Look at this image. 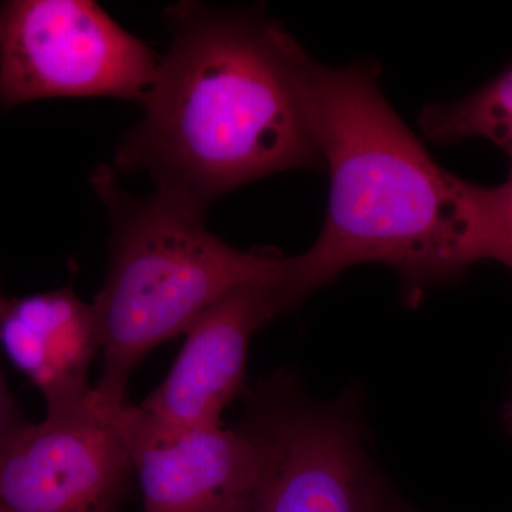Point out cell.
Segmentation results:
<instances>
[{
  "instance_id": "obj_8",
  "label": "cell",
  "mask_w": 512,
  "mask_h": 512,
  "mask_svg": "<svg viewBox=\"0 0 512 512\" xmlns=\"http://www.w3.org/2000/svg\"><path fill=\"white\" fill-rule=\"evenodd\" d=\"M0 348L42 393L46 413L89 396L90 366L100 350L92 303L72 285L33 295L0 296Z\"/></svg>"
},
{
  "instance_id": "obj_11",
  "label": "cell",
  "mask_w": 512,
  "mask_h": 512,
  "mask_svg": "<svg viewBox=\"0 0 512 512\" xmlns=\"http://www.w3.org/2000/svg\"><path fill=\"white\" fill-rule=\"evenodd\" d=\"M470 254L473 264L490 259L512 272V174L497 187L473 184Z\"/></svg>"
},
{
  "instance_id": "obj_13",
  "label": "cell",
  "mask_w": 512,
  "mask_h": 512,
  "mask_svg": "<svg viewBox=\"0 0 512 512\" xmlns=\"http://www.w3.org/2000/svg\"><path fill=\"white\" fill-rule=\"evenodd\" d=\"M384 512H420L416 508L410 507V505L402 503L397 498L389 497L387 501L386 510Z\"/></svg>"
},
{
  "instance_id": "obj_7",
  "label": "cell",
  "mask_w": 512,
  "mask_h": 512,
  "mask_svg": "<svg viewBox=\"0 0 512 512\" xmlns=\"http://www.w3.org/2000/svg\"><path fill=\"white\" fill-rule=\"evenodd\" d=\"M126 406H104L90 390L22 427L0 450V512H111L134 467Z\"/></svg>"
},
{
  "instance_id": "obj_12",
  "label": "cell",
  "mask_w": 512,
  "mask_h": 512,
  "mask_svg": "<svg viewBox=\"0 0 512 512\" xmlns=\"http://www.w3.org/2000/svg\"><path fill=\"white\" fill-rule=\"evenodd\" d=\"M2 296V292H0ZM28 421L23 417L18 400L10 393L0 365V450L8 444V441L15 436Z\"/></svg>"
},
{
  "instance_id": "obj_9",
  "label": "cell",
  "mask_w": 512,
  "mask_h": 512,
  "mask_svg": "<svg viewBox=\"0 0 512 512\" xmlns=\"http://www.w3.org/2000/svg\"><path fill=\"white\" fill-rule=\"evenodd\" d=\"M131 454L144 512H237L258 470V446L247 427L191 430Z\"/></svg>"
},
{
  "instance_id": "obj_2",
  "label": "cell",
  "mask_w": 512,
  "mask_h": 512,
  "mask_svg": "<svg viewBox=\"0 0 512 512\" xmlns=\"http://www.w3.org/2000/svg\"><path fill=\"white\" fill-rule=\"evenodd\" d=\"M296 83L329 201L318 239L289 256L286 281L301 305L360 264H383L402 279L406 302L457 281L470 254L473 184L441 167L397 116L375 63L329 67L302 49Z\"/></svg>"
},
{
  "instance_id": "obj_3",
  "label": "cell",
  "mask_w": 512,
  "mask_h": 512,
  "mask_svg": "<svg viewBox=\"0 0 512 512\" xmlns=\"http://www.w3.org/2000/svg\"><path fill=\"white\" fill-rule=\"evenodd\" d=\"M90 183L110 222L109 272L92 303L103 353L92 394L120 409L144 356L185 335L232 289L284 275L288 256L231 247L205 228V217L158 192L137 197L123 190L113 167H97Z\"/></svg>"
},
{
  "instance_id": "obj_4",
  "label": "cell",
  "mask_w": 512,
  "mask_h": 512,
  "mask_svg": "<svg viewBox=\"0 0 512 512\" xmlns=\"http://www.w3.org/2000/svg\"><path fill=\"white\" fill-rule=\"evenodd\" d=\"M275 384L245 427L258 470L237 512H384L389 495L363 441L355 396L313 403Z\"/></svg>"
},
{
  "instance_id": "obj_15",
  "label": "cell",
  "mask_w": 512,
  "mask_h": 512,
  "mask_svg": "<svg viewBox=\"0 0 512 512\" xmlns=\"http://www.w3.org/2000/svg\"><path fill=\"white\" fill-rule=\"evenodd\" d=\"M500 147L504 148L505 151H507L508 156L511 158L512 163V128L510 131H508L507 136L504 137V140L501 141ZM512 174V170H511Z\"/></svg>"
},
{
  "instance_id": "obj_6",
  "label": "cell",
  "mask_w": 512,
  "mask_h": 512,
  "mask_svg": "<svg viewBox=\"0 0 512 512\" xmlns=\"http://www.w3.org/2000/svg\"><path fill=\"white\" fill-rule=\"evenodd\" d=\"M285 275L238 286L195 319L164 382L140 406L123 410L131 451L221 426L222 412L244 387L255 333L299 306Z\"/></svg>"
},
{
  "instance_id": "obj_14",
  "label": "cell",
  "mask_w": 512,
  "mask_h": 512,
  "mask_svg": "<svg viewBox=\"0 0 512 512\" xmlns=\"http://www.w3.org/2000/svg\"><path fill=\"white\" fill-rule=\"evenodd\" d=\"M503 420L505 427H507V430L510 431V433H512V397L510 402H508L504 406Z\"/></svg>"
},
{
  "instance_id": "obj_10",
  "label": "cell",
  "mask_w": 512,
  "mask_h": 512,
  "mask_svg": "<svg viewBox=\"0 0 512 512\" xmlns=\"http://www.w3.org/2000/svg\"><path fill=\"white\" fill-rule=\"evenodd\" d=\"M419 124L439 144L487 138L500 146L512 128V66L464 99L424 107Z\"/></svg>"
},
{
  "instance_id": "obj_5",
  "label": "cell",
  "mask_w": 512,
  "mask_h": 512,
  "mask_svg": "<svg viewBox=\"0 0 512 512\" xmlns=\"http://www.w3.org/2000/svg\"><path fill=\"white\" fill-rule=\"evenodd\" d=\"M161 57L89 0H0V109L146 99Z\"/></svg>"
},
{
  "instance_id": "obj_1",
  "label": "cell",
  "mask_w": 512,
  "mask_h": 512,
  "mask_svg": "<svg viewBox=\"0 0 512 512\" xmlns=\"http://www.w3.org/2000/svg\"><path fill=\"white\" fill-rule=\"evenodd\" d=\"M148 90L146 114L117 147L116 173H146L158 194L205 217L232 190L296 168H320L296 57L301 45L259 10L181 2Z\"/></svg>"
}]
</instances>
